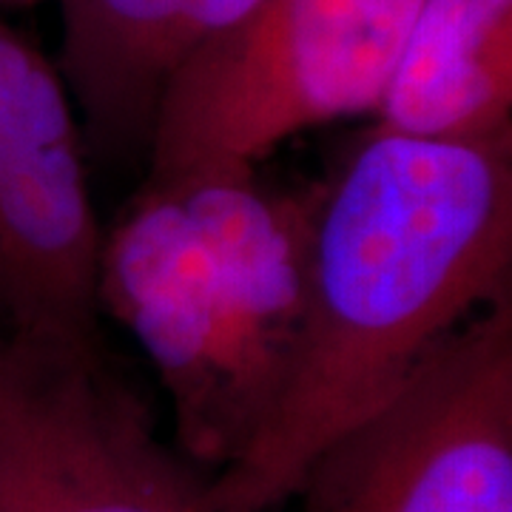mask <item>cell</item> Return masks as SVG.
Wrapping results in <instances>:
<instances>
[{
  "label": "cell",
  "mask_w": 512,
  "mask_h": 512,
  "mask_svg": "<svg viewBox=\"0 0 512 512\" xmlns=\"http://www.w3.org/2000/svg\"><path fill=\"white\" fill-rule=\"evenodd\" d=\"M305 512H512V293L322 450Z\"/></svg>",
  "instance_id": "5"
},
{
  "label": "cell",
  "mask_w": 512,
  "mask_h": 512,
  "mask_svg": "<svg viewBox=\"0 0 512 512\" xmlns=\"http://www.w3.org/2000/svg\"><path fill=\"white\" fill-rule=\"evenodd\" d=\"M262 0H60V77L111 154L148 148L171 74Z\"/></svg>",
  "instance_id": "7"
},
{
  "label": "cell",
  "mask_w": 512,
  "mask_h": 512,
  "mask_svg": "<svg viewBox=\"0 0 512 512\" xmlns=\"http://www.w3.org/2000/svg\"><path fill=\"white\" fill-rule=\"evenodd\" d=\"M100 242L72 94L0 20V328L100 342Z\"/></svg>",
  "instance_id": "6"
},
{
  "label": "cell",
  "mask_w": 512,
  "mask_h": 512,
  "mask_svg": "<svg viewBox=\"0 0 512 512\" xmlns=\"http://www.w3.org/2000/svg\"><path fill=\"white\" fill-rule=\"evenodd\" d=\"M0 3H35V0H0Z\"/></svg>",
  "instance_id": "9"
},
{
  "label": "cell",
  "mask_w": 512,
  "mask_h": 512,
  "mask_svg": "<svg viewBox=\"0 0 512 512\" xmlns=\"http://www.w3.org/2000/svg\"><path fill=\"white\" fill-rule=\"evenodd\" d=\"M419 0H262L171 74L148 174L259 165L293 134L376 114Z\"/></svg>",
  "instance_id": "3"
},
{
  "label": "cell",
  "mask_w": 512,
  "mask_h": 512,
  "mask_svg": "<svg viewBox=\"0 0 512 512\" xmlns=\"http://www.w3.org/2000/svg\"><path fill=\"white\" fill-rule=\"evenodd\" d=\"M311 214L313 188L220 165L146 177L103 231L97 305L146 350L177 450L211 476L245 453L285 382Z\"/></svg>",
  "instance_id": "2"
},
{
  "label": "cell",
  "mask_w": 512,
  "mask_h": 512,
  "mask_svg": "<svg viewBox=\"0 0 512 512\" xmlns=\"http://www.w3.org/2000/svg\"><path fill=\"white\" fill-rule=\"evenodd\" d=\"M100 342L0 328V512H217Z\"/></svg>",
  "instance_id": "4"
},
{
  "label": "cell",
  "mask_w": 512,
  "mask_h": 512,
  "mask_svg": "<svg viewBox=\"0 0 512 512\" xmlns=\"http://www.w3.org/2000/svg\"><path fill=\"white\" fill-rule=\"evenodd\" d=\"M376 126L450 143L512 137V0H419Z\"/></svg>",
  "instance_id": "8"
},
{
  "label": "cell",
  "mask_w": 512,
  "mask_h": 512,
  "mask_svg": "<svg viewBox=\"0 0 512 512\" xmlns=\"http://www.w3.org/2000/svg\"><path fill=\"white\" fill-rule=\"evenodd\" d=\"M512 293V137L421 140L373 126L313 194L302 316L285 382L217 512H271L427 356Z\"/></svg>",
  "instance_id": "1"
}]
</instances>
